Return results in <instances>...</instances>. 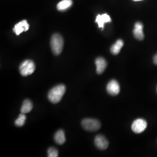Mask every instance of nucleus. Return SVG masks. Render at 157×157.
Wrapping results in <instances>:
<instances>
[{"mask_svg": "<svg viewBox=\"0 0 157 157\" xmlns=\"http://www.w3.org/2000/svg\"><path fill=\"white\" fill-rule=\"evenodd\" d=\"M54 140L56 143L59 145H62L65 142V136L64 132L62 130H59L56 132L54 136Z\"/></svg>", "mask_w": 157, "mask_h": 157, "instance_id": "obj_13", "label": "nucleus"}, {"mask_svg": "<svg viewBox=\"0 0 157 157\" xmlns=\"http://www.w3.org/2000/svg\"><path fill=\"white\" fill-rule=\"evenodd\" d=\"M29 28V25L27 22V21L23 20L22 21H21L20 22L15 25L13 28V32L18 36L23 32L28 31Z\"/></svg>", "mask_w": 157, "mask_h": 157, "instance_id": "obj_9", "label": "nucleus"}, {"mask_svg": "<svg viewBox=\"0 0 157 157\" xmlns=\"http://www.w3.org/2000/svg\"><path fill=\"white\" fill-rule=\"evenodd\" d=\"M124 41L122 40L119 39L117 40L115 42V43H114L111 47V52L112 54L113 55L118 54L121 48L124 46Z\"/></svg>", "mask_w": 157, "mask_h": 157, "instance_id": "obj_12", "label": "nucleus"}, {"mask_svg": "<svg viewBox=\"0 0 157 157\" xmlns=\"http://www.w3.org/2000/svg\"><path fill=\"white\" fill-rule=\"evenodd\" d=\"M83 128L89 132H95L101 128L100 121L94 119H84L82 122Z\"/></svg>", "mask_w": 157, "mask_h": 157, "instance_id": "obj_4", "label": "nucleus"}, {"mask_svg": "<svg viewBox=\"0 0 157 157\" xmlns=\"http://www.w3.org/2000/svg\"><path fill=\"white\" fill-rule=\"evenodd\" d=\"M26 116L24 115V113H22L19 116V117L15 121V124L17 126L21 127L24 125V124L25 123V121H26Z\"/></svg>", "mask_w": 157, "mask_h": 157, "instance_id": "obj_16", "label": "nucleus"}, {"mask_svg": "<svg viewBox=\"0 0 157 157\" xmlns=\"http://www.w3.org/2000/svg\"><path fill=\"white\" fill-rule=\"evenodd\" d=\"M107 91L109 94L117 95L120 92V86L115 80H111L107 86Z\"/></svg>", "mask_w": 157, "mask_h": 157, "instance_id": "obj_6", "label": "nucleus"}, {"mask_svg": "<svg viewBox=\"0 0 157 157\" xmlns=\"http://www.w3.org/2000/svg\"><path fill=\"white\" fill-rule=\"evenodd\" d=\"M133 35L135 38L139 40H143L144 38L143 33V25L142 23L137 22L136 23L133 29Z\"/></svg>", "mask_w": 157, "mask_h": 157, "instance_id": "obj_8", "label": "nucleus"}, {"mask_svg": "<svg viewBox=\"0 0 157 157\" xmlns=\"http://www.w3.org/2000/svg\"></svg>", "mask_w": 157, "mask_h": 157, "instance_id": "obj_20", "label": "nucleus"}, {"mask_svg": "<svg viewBox=\"0 0 157 157\" xmlns=\"http://www.w3.org/2000/svg\"><path fill=\"white\" fill-rule=\"evenodd\" d=\"M95 22L98 23V27L103 30L104 24L105 23L111 22V18L107 13H104L102 15L99 14L96 17Z\"/></svg>", "mask_w": 157, "mask_h": 157, "instance_id": "obj_11", "label": "nucleus"}, {"mask_svg": "<svg viewBox=\"0 0 157 157\" xmlns=\"http://www.w3.org/2000/svg\"><path fill=\"white\" fill-rule=\"evenodd\" d=\"M48 157H58V152L56 148L54 147H51L48 150Z\"/></svg>", "mask_w": 157, "mask_h": 157, "instance_id": "obj_17", "label": "nucleus"}, {"mask_svg": "<svg viewBox=\"0 0 157 157\" xmlns=\"http://www.w3.org/2000/svg\"><path fill=\"white\" fill-rule=\"evenodd\" d=\"M95 65H96V71L97 73L99 75L103 73L107 67V63L106 60L102 58L98 57L95 60Z\"/></svg>", "mask_w": 157, "mask_h": 157, "instance_id": "obj_10", "label": "nucleus"}, {"mask_svg": "<svg viewBox=\"0 0 157 157\" xmlns=\"http://www.w3.org/2000/svg\"><path fill=\"white\" fill-rule=\"evenodd\" d=\"M147 126V123L143 119L135 120L132 125V129L136 133H140L144 132Z\"/></svg>", "mask_w": 157, "mask_h": 157, "instance_id": "obj_5", "label": "nucleus"}, {"mask_svg": "<svg viewBox=\"0 0 157 157\" xmlns=\"http://www.w3.org/2000/svg\"><path fill=\"white\" fill-rule=\"evenodd\" d=\"M153 62L154 63V64L157 65V54H155V56H154V58H153Z\"/></svg>", "mask_w": 157, "mask_h": 157, "instance_id": "obj_18", "label": "nucleus"}, {"mask_svg": "<svg viewBox=\"0 0 157 157\" xmlns=\"http://www.w3.org/2000/svg\"><path fill=\"white\" fill-rule=\"evenodd\" d=\"M51 47L54 54L58 56L62 52L63 47V40L59 34H54L51 39Z\"/></svg>", "mask_w": 157, "mask_h": 157, "instance_id": "obj_2", "label": "nucleus"}, {"mask_svg": "<svg viewBox=\"0 0 157 157\" xmlns=\"http://www.w3.org/2000/svg\"><path fill=\"white\" fill-rule=\"evenodd\" d=\"M134 1H142V0H133Z\"/></svg>", "mask_w": 157, "mask_h": 157, "instance_id": "obj_19", "label": "nucleus"}, {"mask_svg": "<svg viewBox=\"0 0 157 157\" xmlns=\"http://www.w3.org/2000/svg\"><path fill=\"white\" fill-rule=\"evenodd\" d=\"M33 108V104L29 100H25L23 102L22 106L21 107V111L23 113H29L32 111Z\"/></svg>", "mask_w": 157, "mask_h": 157, "instance_id": "obj_15", "label": "nucleus"}, {"mask_svg": "<svg viewBox=\"0 0 157 157\" xmlns=\"http://www.w3.org/2000/svg\"><path fill=\"white\" fill-rule=\"evenodd\" d=\"M36 69V65L32 60H25L20 65L19 72L23 76H27L32 75Z\"/></svg>", "mask_w": 157, "mask_h": 157, "instance_id": "obj_3", "label": "nucleus"}, {"mask_svg": "<svg viewBox=\"0 0 157 157\" xmlns=\"http://www.w3.org/2000/svg\"><path fill=\"white\" fill-rule=\"evenodd\" d=\"M73 4L72 0H62L57 4L58 11H65L69 8Z\"/></svg>", "mask_w": 157, "mask_h": 157, "instance_id": "obj_14", "label": "nucleus"}, {"mask_svg": "<svg viewBox=\"0 0 157 157\" xmlns=\"http://www.w3.org/2000/svg\"><path fill=\"white\" fill-rule=\"evenodd\" d=\"M66 87L63 84H59L53 87L49 91L48 98L52 103L56 104L61 100L62 97L64 95Z\"/></svg>", "mask_w": 157, "mask_h": 157, "instance_id": "obj_1", "label": "nucleus"}, {"mask_svg": "<svg viewBox=\"0 0 157 157\" xmlns=\"http://www.w3.org/2000/svg\"><path fill=\"white\" fill-rule=\"evenodd\" d=\"M95 145L99 150H104L108 148L109 143L107 139L102 135H97L94 139Z\"/></svg>", "mask_w": 157, "mask_h": 157, "instance_id": "obj_7", "label": "nucleus"}]
</instances>
